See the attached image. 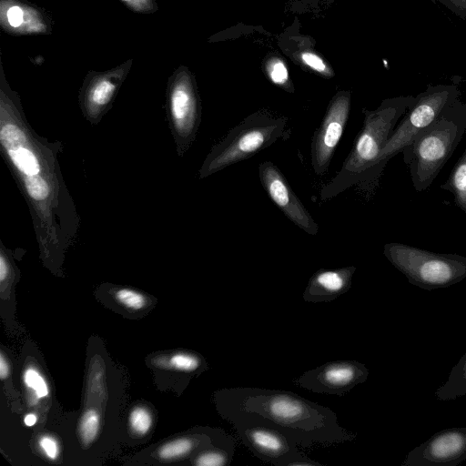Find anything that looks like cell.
<instances>
[{
	"instance_id": "1",
	"label": "cell",
	"mask_w": 466,
	"mask_h": 466,
	"mask_svg": "<svg viewBox=\"0 0 466 466\" xmlns=\"http://www.w3.org/2000/svg\"><path fill=\"white\" fill-rule=\"evenodd\" d=\"M0 65L1 149L28 202L42 249H58L74 239L79 225L60 172V143L33 132L20 97L10 87Z\"/></svg>"
},
{
	"instance_id": "2",
	"label": "cell",
	"mask_w": 466,
	"mask_h": 466,
	"mask_svg": "<svg viewBox=\"0 0 466 466\" xmlns=\"http://www.w3.org/2000/svg\"><path fill=\"white\" fill-rule=\"evenodd\" d=\"M218 414L228 423L245 420L274 428L304 448L333 446L356 439L339 423L337 414L292 391L232 387L214 394Z\"/></svg>"
},
{
	"instance_id": "3",
	"label": "cell",
	"mask_w": 466,
	"mask_h": 466,
	"mask_svg": "<svg viewBox=\"0 0 466 466\" xmlns=\"http://www.w3.org/2000/svg\"><path fill=\"white\" fill-rule=\"evenodd\" d=\"M415 96H399L382 101L375 110L363 109L362 129L340 170L320 190V199L329 200L344 190L360 185L368 189L371 171L387 140L400 116L413 103Z\"/></svg>"
},
{
	"instance_id": "4",
	"label": "cell",
	"mask_w": 466,
	"mask_h": 466,
	"mask_svg": "<svg viewBox=\"0 0 466 466\" xmlns=\"http://www.w3.org/2000/svg\"><path fill=\"white\" fill-rule=\"evenodd\" d=\"M465 131L466 102L458 98L402 150L404 164L417 192L424 191L432 184Z\"/></svg>"
},
{
	"instance_id": "5",
	"label": "cell",
	"mask_w": 466,
	"mask_h": 466,
	"mask_svg": "<svg viewBox=\"0 0 466 466\" xmlns=\"http://www.w3.org/2000/svg\"><path fill=\"white\" fill-rule=\"evenodd\" d=\"M287 125V117L266 111L245 117L211 148L199 169V177L252 157L279 139L289 137Z\"/></svg>"
},
{
	"instance_id": "6",
	"label": "cell",
	"mask_w": 466,
	"mask_h": 466,
	"mask_svg": "<svg viewBox=\"0 0 466 466\" xmlns=\"http://www.w3.org/2000/svg\"><path fill=\"white\" fill-rule=\"evenodd\" d=\"M383 254L410 284L426 290L448 288L466 278V257L461 255L398 242L385 244Z\"/></svg>"
},
{
	"instance_id": "7",
	"label": "cell",
	"mask_w": 466,
	"mask_h": 466,
	"mask_svg": "<svg viewBox=\"0 0 466 466\" xmlns=\"http://www.w3.org/2000/svg\"><path fill=\"white\" fill-rule=\"evenodd\" d=\"M460 96L461 91L454 85L428 86L423 92L415 96L404 117L395 127L382 148L371 171L369 188L378 182L388 161L402 152L441 115L447 106Z\"/></svg>"
},
{
	"instance_id": "8",
	"label": "cell",
	"mask_w": 466,
	"mask_h": 466,
	"mask_svg": "<svg viewBox=\"0 0 466 466\" xmlns=\"http://www.w3.org/2000/svg\"><path fill=\"white\" fill-rule=\"evenodd\" d=\"M167 104L174 137L181 155L194 141L201 116L195 80L186 66H180L169 76Z\"/></svg>"
},
{
	"instance_id": "9",
	"label": "cell",
	"mask_w": 466,
	"mask_h": 466,
	"mask_svg": "<svg viewBox=\"0 0 466 466\" xmlns=\"http://www.w3.org/2000/svg\"><path fill=\"white\" fill-rule=\"evenodd\" d=\"M238 439L259 460L274 466H323L299 451V445L279 431L258 422L231 423Z\"/></svg>"
},
{
	"instance_id": "10",
	"label": "cell",
	"mask_w": 466,
	"mask_h": 466,
	"mask_svg": "<svg viewBox=\"0 0 466 466\" xmlns=\"http://www.w3.org/2000/svg\"><path fill=\"white\" fill-rule=\"evenodd\" d=\"M368 368L357 360L326 362L302 373L294 383L314 393L344 396L368 380Z\"/></svg>"
},
{
	"instance_id": "11",
	"label": "cell",
	"mask_w": 466,
	"mask_h": 466,
	"mask_svg": "<svg viewBox=\"0 0 466 466\" xmlns=\"http://www.w3.org/2000/svg\"><path fill=\"white\" fill-rule=\"evenodd\" d=\"M350 109L349 92L338 93L329 102L310 145V163L316 175L327 173L345 129Z\"/></svg>"
},
{
	"instance_id": "12",
	"label": "cell",
	"mask_w": 466,
	"mask_h": 466,
	"mask_svg": "<svg viewBox=\"0 0 466 466\" xmlns=\"http://www.w3.org/2000/svg\"><path fill=\"white\" fill-rule=\"evenodd\" d=\"M132 65L133 58H128L113 68L87 72L79 91V104L89 121L97 122L109 109Z\"/></svg>"
},
{
	"instance_id": "13",
	"label": "cell",
	"mask_w": 466,
	"mask_h": 466,
	"mask_svg": "<svg viewBox=\"0 0 466 466\" xmlns=\"http://www.w3.org/2000/svg\"><path fill=\"white\" fill-rule=\"evenodd\" d=\"M466 461V427L440 431L412 449L401 466H456Z\"/></svg>"
},
{
	"instance_id": "14",
	"label": "cell",
	"mask_w": 466,
	"mask_h": 466,
	"mask_svg": "<svg viewBox=\"0 0 466 466\" xmlns=\"http://www.w3.org/2000/svg\"><path fill=\"white\" fill-rule=\"evenodd\" d=\"M258 177L267 195L282 213L306 233L317 235V222L292 190L279 167L270 161L261 162L258 166Z\"/></svg>"
},
{
	"instance_id": "15",
	"label": "cell",
	"mask_w": 466,
	"mask_h": 466,
	"mask_svg": "<svg viewBox=\"0 0 466 466\" xmlns=\"http://www.w3.org/2000/svg\"><path fill=\"white\" fill-rule=\"evenodd\" d=\"M0 25L15 35H49L53 30L49 15L25 0H0Z\"/></svg>"
},
{
	"instance_id": "16",
	"label": "cell",
	"mask_w": 466,
	"mask_h": 466,
	"mask_svg": "<svg viewBox=\"0 0 466 466\" xmlns=\"http://www.w3.org/2000/svg\"><path fill=\"white\" fill-rule=\"evenodd\" d=\"M355 271L354 266L316 271L305 288L303 300L311 303L335 300L350 289Z\"/></svg>"
},
{
	"instance_id": "17",
	"label": "cell",
	"mask_w": 466,
	"mask_h": 466,
	"mask_svg": "<svg viewBox=\"0 0 466 466\" xmlns=\"http://www.w3.org/2000/svg\"><path fill=\"white\" fill-rule=\"evenodd\" d=\"M466 395V353L451 369L444 384L436 391L435 396L440 400H453Z\"/></svg>"
},
{
	"instance_id": "18",
	"label": "cell",
	"mask_w": 466,
	"mask_h": 466,
	"mask_svg": "<svg viewBox=\"0 0 466 466\" xmlns=\"http://www.w3.org/2000/svg\"><path fill=\"white\" fill-rule=\"evenodd\" d=\"M441 189L451 192L455 205L466 214V150L451 169Z\"/></svg>"
},
{
	"instance_id": "19",
	"label": "cell",
	"mask_w": 466,
	"mask_h": 466,
	"mask_svg": "<svg viewBox=\"0 0 466 466\" xmlns=\"http://www.w3.org/2000/svg\"><path fill=\"white\" fill-rule=\"evenodd\" d=\"M236 444L235 439L202 449L194 458L193 463L197 466H228L232 461Z\"/></svg>"
},
{
	"instance_id": "20",
	"label": "cell",
	"mask_w": 466,
	"mask_h": 466,
	"mask_svg": "<svg viewBox=\"0 0 466 466\" xmlns=\"http://www.w3.org/2000/svg\"><path fill=\"white\" fill-rule=\"evenodd\" d=\"M100 427V416L95 409L86 410L79 421L78 433L81 441L88 445L92 443L97 436Z\"/></svg>"
},
{
	"instance_id": "21",
	"label": "cell",
	"mask_w": 466,
	"mask_h": 466,
	"mask_svg": "<svg viewBox=\"0 0 466 466\" xmlns=\"http://www.w3.org/2000/svg\"><path fill=\"white\" fill-rule=\"evenodd\" d=\"M170 366L176 370L191 374L199 372V370L206 368L207 364L198 354L179 352L171 357Z\"/></svg>"
},
{
	"instance_id": "22",
	"label": "cell",
	"mask_w": 466,
	"mask_h": 466,
	"mask_svg": "<svg viewBox=\"0 0 466 466\" xmlns=\"http://www.w3.org/2000/svg\"><path fill=\"white\" fill-rule=\"evenodd\" d=\"M23 381L25 387L33 392L35 399L46 398L49 395L48 384L37 369L27 367L23 373Z\"/></svg>"
},
{
	"instance_id": "23",
	"label": "cell",
	"mask_w": 466,
	"mask_h": 466,
	"mask_svg": "<svg viewBox=\"0 0 466 466\" xmlns=\"http://www.w3.org/2000/svg\"><path fill=\"white\" fill-rule=\"evenodd\" d=\"M129 424L136 433L144 435L152 426V416L143 407L135 408L129 415Z\"/></svg>"
},
{
	"instance_id": "24",
	"label": "cell",
	"mask_w": 466,
	"mask_h": 466,
	"mask_svg": "<svg viewBox=\"0 0 466 466\" xmlns=\"http://www.w3.org/2000/svg\"><path fill=\"white\" fill-rule=\"evenodd\" d=\"M116 299L128 309L138 310L147 305V299L141 293L130 289H121L116 292Z\"/></svg>"
},
{
	"instance_id": "25",
	"label": "cell",
	"mask_w": 466,
	"mask_h": 466,
	"mask_svg": "<svg viewBox=\"0 0 466 466\" xmlns=\"http://www.w3.org/2000/svg\"><path fill=\"white\" fill-rule=\"evenodd\" d=\"M130 11L142 14L150 15L158 10L157 0H119Z\"/></svg>"
},
{
	"instance_id": "26",
	"label": "cell",
	"mask_w": 466,
	"mask_h": 466,
	"mask_svg": "<svg viewBox=\"0 0 466 466\" xmlns=\"http://www.w3.org/2000/svg\"><path fill=\"white\" fill-rule=\"evenodd\" d=\"M268 73L274 84L284 86L288 83L289 73L286 66L281 61L270 62L268 66Z\"/></svg>"
},
{
	"instance_id": "27",
	"label": "cell",
	"mask_w": 466,
	"mask_h": 466,
	"mask_svg": "<svg viewBox=\"0 0 466 466\" xmlns=\"http://www.w3.org/2000/svg\"><path fill=\"white\" fill-rule=\"evenodd\" d=\"M38 447L40 451L49 460H56L59 456V443L50 435H43L38 439Z\"/></svg>"
},
{
	"instance_id": "28",
	"label": "cell",
	"mask_w": 466,
	"mask_h": 466,
	"mask_svg": "<svg viewBox=\"0 0 466 466\" xmlns=\"http://www.w3.org/2000/svg\"><path fill=\"white\" fill-rule=\"evenodd\" d=\"M301 57L304 63L313 70L321 74H328V69L325 63L318 56L309 52H306L302 54Z\"/></svg>"
},
{
	"instance_id": "29",
	"label": "cell",
	"mask_w": 466,
	"mask_h": 466,
	"mask_svg": "<svg viewBox=\"0 0 466 466\" xmlns=\"http://www.w3.org/2000/svg\"><path fill=\"white\" fill-rule=\"evenodd\" d=\"M446 8L461 19H466V0H438Z\"/></svg>"
},
{
	"instance_id": "30",
	"label": "cell",
	"mask_w": 466,
	"mask_h": 466,
	"mask_svg": "<svg viewBox=\"0 0 466 466\" xmlns=\"http://www.w3.org/2000/svg\"><path fill=\"white\" fill-rule=\"evenodd\" d=\"M9 375V365L4 354H0V378L5 380Z\"/></svg>"
},
{
	"instance_id": "31",
	"label": "cell",
	"mask_w": 466,
	"mask_h": 466,
	"mask_svg": "<svg viewBox=\"0 0 466 466\" xmlns=\"http://www.w3.org/2000/svg\"><path fill=\"white\" fill-rule=\"evenodd\" d=\"M37 421V417L33 413H28L25 415L24 419V422L26 426L31 427L35 425Z\"/></svg>"
}]
</instances>
